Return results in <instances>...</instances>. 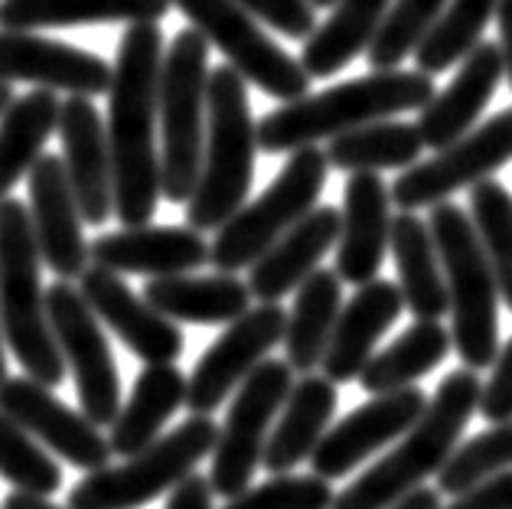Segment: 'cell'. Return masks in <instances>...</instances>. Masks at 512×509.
I'll use <instances>...</instances> for the list:
<instances>
[{"label": "cell", "instance_id": "cell-1", "mask_svg": "<svg viewBox=\"0 0 512 509\" xmlns=\"http://www.w3.org/2000/svg\"><path fill=\"white\" fill-rule=\"evenodd\" d=\"M164 33L157 23H131L121 33L108 85L111 190L121 226H147L160 203L157 89Z\"/></svg>", "mask_w": 512, "mask_h": 509}, {"label": "cell", "instance_id": "cell-28", "mask_svg": "<svg viewBox=\"0 0 512 509\" xmlns=\"http://www.w3.org/2000/svg\"><path fill=\"white\" fill-rule=\"evenodd\" d=\"M186 405V376L177 363L144 366L134 379L128 402L121 405L118 418L111 421L108 448L115 457H134L147 444H154L170 418Z\"/></svg>", "mask_w": 512, "mask_h": 509}, {"label": "cell", "instance_id": "cell-30", "mask_svg": "<svg viewBox=\"0 0 512 509\" xmlns=\"http://www.w3.org/2000/svg\"><path fill=\"white\" fill-rule=\"evenodd\" d=\"M170 0H0L4 30L40 33L89 23H160Z\"/></svg>", "mask_w": 512, "mask_h": 509}, {"label": "cell", "instance_id": "cell-27", "mask_svg": "<svg viewBox=\"0 0 512 509\" xmlns=\"http://www.w3.org/2000/svg\"><path fill=\"white\" fill-rule=\"evenodd\" d=\"M144 301L173 324L222 327L239 320L252 307V291L235 275H167L144 284Z\"/></svg>", "mask_w": 512, "mask_h": 509}, {"label": "cell", "instance_id": "cell-6", "mask_svg": "<svg viewBox=\"0 0 512 509\" xmlns=\"http://www.w3.org/2000/svg\"><path fill=\"white\" fill-rule=\"evenodd\" d=\"M428 229L447 284V304H451L447 314L454 317L451 346L464 369L480 372L493 366L499 353V291L493 271L486 265L477 229L460 206L447 200L431 206Z\"/></svg>", "mask_w": 512, "mask_h": 509}, {"label": "cell", "instance_id": "cell-41", "mask_svg": "<svg viewBox=\"0 0 512 509\" xmlns=\"http://www.w3.org/2000/svg\"><path fill=\"white\" fill-rule=\"evenodd\" d=\"M333 487L317 474H271L268 483L248 487L222 509H330Z\"/></svg>", "mask_w": 512, "mask_h": 509}, {"label": "cell", "instance_id": "cell-20", "mask_svg": "<svg viewBox=\"0 0 512 509\" xmlns=\"http://www.w3.org/2000/svg\"><path fill=\"white\" fill-rule=\"evenodd\" d=\"M56 131L62 138V164H66L82 222L102 226L115 213V190H111L108 134L92 98L72 95L69 102H62Z\"/></svg>", "mask_w": 512, "mask_h": 509}, {"label": "cell", "instance_id": "cell-8", "mask_svg": "<svg viewBox=\"0 0 512 509\" xmlns=\"http://www.w3.org/2000/svg\"><path fill=\"white\" fill-rule=\"evenodd\" d=\"M216 434L219 425L212 415H190L141 454L124 457L115 467L92 470L69 490V509H141L196 474L199 461H206L216 448Z\"/></svg>", "mask_w": 512, "mask_h": 509}, {"label": "cell", "instance_id": "cell-4", "mask_svg": "<svg viewBox=\"0 0 512 509\" xmlns=\"http://www.w3.org/2000/svg\"><path fill=\"white\" fill-rule=\"evenodd\" d=\"M255 121L248 82L232 66L209 72L206 82V138L199 180L186 200V226L216 232L239 213L255 180Z\"/></svg>", "mask_w": 512, "mask_h": 509}, {"label": "cell", "instance_id": "cell-13", "mask_svg": "<svg viewBox=\"0 0 512 509\" xmlns=\"http://www.w3.org/2000/svg\"><path fill=\"white\" fill-rule=\"evenodd\" d=\"M512 160V108L499 111L483 128L467 131L464 138L447 144L444 151H434L431 160L402 170L389 186V200L402 213L431 209L444 203L464 186L490 180L493 173Z\"/></svg>", "mask_w": 512, "mask_h": 509}, {"label": "cell", "instance_id": "cell-43", "mask_svg": "<svg viewBox=\"0 0 512 509\" xmlns=\"http://www.w3.org/2000/svg\"><path fill=\"white\" fill-rule=\"evenodd\" d=\"M477 412H483V418L490 421V425L512 421V340L493 359V372L483 386Z\"/></svg>", "mask_w": 512, "mask_h": 509}, {"label": "cell", "instance_id": "cell-22", "mask_svg": "<svg viewBox=\"0 0 512 509\" xmlns=\"http://www.w3.org/2000/svg\"><path fill=\"white\" fill-rule=\"evenodd\" d=\"M92 265L115 275H190L209 262V242L190 226H124L89 245Z\"/></svg>", "mask_w": 512, "mask_h": 509}, {"label": "cell", "instance_id": "cell-40", "mask_svg": "<svg viewBox=\"0 0 512 509\" xmlns=\"http://www.w3.org/2000/svg\"><path fill=\"white\" fill-rule=\"evenodd\" d=\"M0 477L14 483V490L36 496H53L62 487V467L4 412H0Z\"/></svg>", "mask_w": 512, "mask_h": 509}, {"label": "cell", "instance_id": "cell-49", "mask_svg": "<svg viewBox=\"0 0 512 509\" xmlns=\"http://www.w3.org/2000/svg\"><path fill=\"white\" fill-rule=\"evenodd\" d=\"M14 105V85L10 82H0V115H4V111Z\"/></svg>", "mask_w": 512, "mask_h": 509}, {"label": "cell", "instance_id": "cell-26", "mask_svg": "<svg viewBox=\"0 0 512 509\" xmlns=\"http://www.w3.org/2000/svg\"><path fill=\"white\" fill-rule=\"evenodd\" d=\"M336 412V386L327 376L307 372L304 379H294L291 392L274 421V431L268 434L265 457L261 464L268 474H291L294 467L310 461L317 444L327 434Z\"/></svg>", "mask_w": 512, "mask_h": 509}, {"label": "cell", "instance_id": "cell-31", "mask_svg": "<svg viewBox=\"0 0 512 509\" xmlns=\"http://www.w3.org/2000/svg\"><path fill=\"white\" fill-rule=\"evenodd\" d=\"M392 0H336L327 23L304 40L301 66L310 79H327L362 56L379 33Z\"/></svg>", "mask_w": 512, "mask_h": 509}, {"label": "cell", "instance_id": "cell-12", "mask_svg": "<svg viewBox=\"0 0 512 509\" xmlns=\"http://www.w3.org/2000/svg\"><path fill=\"white\" fill-rule=\"evenodd\" d=\"M46 317L62 363L76 379L82 415L95 428H111L121 412V379L102 320L92 314L79 288H72L69 281H56L46 288Z\"/></svg>", "mask_w": 512, "mask_h": 509}, {"label": "cell", "instance_id": "cell-44", "mask_svg": "<svg viewBox=\"0 0 512 509\" xmlns=\"http://www.w3.org/2000/svg\"><path fill=\"white\" fill-rule=\"evenodd\" d=\"M444 509H512V470L473 483L470 490L457 493L454 503Z\"/></svg>", "mask_w": 512, "mask_h": 509}, {"label": "cell", "instance_id": "cell-16", "mask_svg": "<svg viewBox=\"0 0 512 509\" xmlns=\"http://www.w3.org/2000/svg\"><path fill=\"white\" fill-rule=\"evenodd\" d=\"M424 405H428V395L418 386L372 395V402L359 405L340 425L327 428L317 451L310 454L314 474L327 483L353 474V467L366 464L376 451L389 448L395 438H402L421 418Z\"/></svg>", "mask_w": 512, "mask_h": 509}, {"label": "cell", "instance_id": "cell-46", "mask_svg": "<svg viewBox=\"0 0 512 509\" xmlns=\"http://www.w3.org/2000/svg\"><path fill=\"white\" fill-rule=\"evenodd\" d=\"M496 27H499V56H503V76L512 85V0H496Z\"/></svg>", "mask_w": 512, "mask_h": 509}, {"label": "cell", "instance_id": "cell-39", "mask_svg": "<svg viewBox=\"0 0 512 509\" xmlns=\"http://www.w3.org/2000/svg\"><path fill=\"white\" fill-rule=\"evenodd\" d=\"M512 470V421L493 425L490 431L477 434L467 444H457V451L447 457V464L437 470V493H464L473 483L493 474Z\"/></svg>", "mask_w": 512, "mask_h": 509}, {"label": "cell", "instance_id": "cell-3", "mask_svg": "<svg viewBox=\"0 0 512 509\" xmlns=\"http://www.w3.org/2000/svg\"><path fill=\"white\" fill-rule=\"evenodd\" d=\"M480 395L483 379L473 369L447 372L421 418L402 434L405 441L379 457V464H372L343 493H336L330 509H389L405 493L424 487L457 451L460 434L480 408Z\"/></svg>", "mask_w": 512, "mask_h": 509}, {"label": "cell", "instance_id": "cell-2", "mask_svg": "<svg viewBox=\"0 0 512 509\" xmlns=\"http://www.w3.org/2000/svg\"><path fill=\"white\" fill-rule=\"evenodd\" d=\"M434 98V79L408 69H379L372 76L333 85L320 95H304L268 111L255 124L261 154H294L317 141H330L362 124L421 111Z\"/></svg>", "mask_w": 512, "mask_h": 509}, {"label": "cell", "instance_id": "cell-36", "mask_svg": "<svg viewBox=\"0 0 512 509\" xmlns=\"http://www.w3.org/2000/svg\"><path fill=\"white\" fill-rule=\"evenodd\" d=\"M493 14L496 0H447L444 14L415 49L418 72L434 79L457 66L483 40V30L490 27Z\"/></svg>", "mask_w": 512, "mask_h": 509}, {"label": "cell", "instance_id": "cell-18", "mask_svg": "<svg viewBox=\"0 0 512 509\" xmlns=\"http://www.w3.org/2000/svg\"><path fill=\"white\" fill-rule=\"evenodd\" d=\"M79 294L92 314L141 359L144 366L177 363L183 353V330L137 297L121 275L108 268L89 265L79 275Z\"/></svg>", "mask_w": 512, "mask_h": 509}, {"label": "cell", "instance_id": "cell-5", "mask_svg": "<svg viewBox=\"0 0 512 509\" xmlns=\"http://www.w3.org/2000/svg\"><path fill=\"white\" fill-rule=\"evenodd\" d=\"M30 213L20 200H0V330L4 343L33 382L56 389L66 382V363L46 317Z\"/></svg>", "mask_w": 512, "mask_h": 509}, {"label": "cell", "instance_id": "cell-33", "mask_svg": "<svg viewBox=\"0 0 512 509\" xmlns=\"http://www.w3.org/2000/svg\"><path fill=\"white\" fill-rule=\"evenodd\" d=\"M59 108L62 102L56 92L33 89L14 98V105L0 115V200H7L40 160L46 141L59 128Z\"/></svg>", "mask_w": 512, "mask_h": 509}, {"label": "cell", "instance_id": "cell-47", "mask_svg": "<svg viewBox=\"0 0 512 509\" xmlns=\"http://www.w3.org/2000/svg\"><path fill=\"white\" fill-rule=\"evenodd\" d=\"M389 509H444V503H441V493H437V490L418 487V490L405 493L402 500H395Z\"/></svg>", "mask_w": 512, "mask_h": 509}, {"label": "cell", "instance_id": "cell-15", "mask_svg": "<svg viewBox=\"0 0 512 509\" xmlns=\"http://www.w3.org/2000/svg\"><path fill=\"white\" fill-rule=\"evenodd\" d=\"M0 412L20 431H27L40 448L53 451L66 464L79 470H102L111 464V448L102 428L66 402H59L53 389L40 386L30 376H14L0 382Z\"/></svg>", "mask_w": 512, "mask_h": 509}, {"label": "cell", "instance_id": "cell-38", "mask_svg": "<svg viewBox=\"0 0 512 509\" xmlns=\"http://www.w3.org/2000/svg\"><path fill=\"white\" fill-rule=\"evenodd\" d=\"M447 0H392L379 33L366 49L372 69H398L408 56H415L418 43L431 33Z\"/></svg>", "mask_w": 512, "mask_h": 509}, {"label": "cell", "instance_id": "cell-14", "mask_svg": "<svg viewBox=\"0 0 512 509\" xmlns=\"http://www.w3.org/2000/svg\"><path fill=\"white\" fill-rule=\"evenodd\" d=\"M287 310L281 304L248 307L239 320L222 330L186 379V408L193 415H212L242 382L265 363L268 353L284 340Z\"/></svg>", "mask_w": 512, "mask_h": 509}, {"label": "cell", "instance_id": "cell-17", "mask_svg": "<svg viewBox=\"0 0 512 509\" xmlns=\"http://www.w3.org/2000/svg\"><path fill=\"white\" fill-rule=\"evenodd\" d=\"M30 186V229L40 262L59 281H76L89 268V242L82 232V213L72 193L66 164L59 154H40L27 173Z\"/></svg>", "mask_w": 512, "mask_h": 509}, {"label": "cell", "instance_id": "cell-7", "mask_svg": "<svg viewBox=\"0 0 512 509\" xmlns=\"http://www.w3.org/2000/svg\"><path fill=\"white\" fill-rule=\"evenodd\" d=\"M209 43L193 27L173 36L160 62L157 128H160V196L186 203L196 190L206 138Z\"/></svg>", "mask_w": 512, "mask_h": 509}, {"label": "cell", "instance_id": "cell-35", "mask_svg": "<svg viewBox=\"0 0 512 509\" xmlns=\"http://www.w3.org/2000/svg\"><path fill=\"white\" fill-rule=\"evenodd\" d=\"M327 164L346 173L408 170L424 154V141L408 121H372L327 141Z\"/></svg>", "mask_w": 512, "mask_h": 509}, {"label": "cell", "instance_id": "cell-11", "mask_svg": "<svg viewBox=\"0 0 512 509\" xmlns=\"http://www.w3.org/2000/svg\"><path fill=\"white\" fill-rule=\"evenodd\" d=\"M294 386V369L284 359H265L232 395L226 425L216 434V448H212V470L209 487L212 493L239 496L248 490L255 470L265 457V444L274 418H278L287 392Z\"/></svg>", "mask_w": 512, "mask_h": 509}, {"label": "cell", "instance_id": "cell-24", "mask_svg": "<svg viewBox=\"0 0 512 509\" xmlns=\"http://www.w3.org/2000/svg\"><path fill=\"white\" fill-rule=\"evenodd\" d=\"M405 301L395 281L376 278L369 284H359L353 301H346L336 317V327L330 333L327 353L320 366L333 386L359 379L362 366L376 353L379 340L389 333V327L402 317Z\"/></svg>", "mask_w": 512, "mask_h": 509}, {"label": "cell", "instance_id": "cell-50", "mask_svg": "<svg viewBox=\"0 0 512 509\" xmlns=\"http://www.w3.org/2000/svg\"><path fill=\"white\" fill-rule=\"evenodd\" d=\"M4 330H0V382H4L7 379V353H4Z\"/></svg>", "mask_w": 512, "mask_h": 509}, {"label": "cell", "instance_id": "cell-48", "mask_svg": "<svg viewBox=\"0 0 512 509\" xmlns=\"http://www.w3.org/2000/svg\"><path fill=\"white\" fill-rule=\"evenodd\" d=\"M4 509H66V506L49 503V496H36V493H20V490H10V496L4 500Z\"/></svg>", "mask_w": 512, "mask_h": 509}, {"label": "cell", "instance_id": "cell-34", "mask_svg": "<svg viewBox=\"0 0 512 509\" xmlns=\"http://www.w3.org/2000/svg\"><path fill=\"white\" fill-rule=\"evenodd\" d=\"M451 330L437 320H415L402 337L385 346L359 372V386L369 395H385L415 386V379L428 376L451 353Z\"/></svg>", "mask_w": 512, "mask_h": 509}, {"label": "cell", "instance_id": "cell-42", "mask_svg": "<svg viewBox=\"0 0 512 509\" xmlns=\"http://www.w3.org/2000/svg\"><path fill=\"white\" fill-rule=\"evenodd\" d=\"M255 20L268 23L281 36L307 40L317 30V7L310 0H239Z\"/></svg>", "mask_w": 512, "mask_h": 509}, {"label": "cell", "instance_id": "cell-10", "mask_svg": "<svg viewBox=\"0 0 512 509\" xmlns=\"http://www.w3.org/2000/svg\"><path fill=\"white\" fill-rule=\"evenodd\" d=\"M170 4L183 10L193 30L209 46H216L245 82L258 85L278 102L310 95V76L301 59L284 53L239 0H170Z\"/></svg>", "mask_w": 512, "mask_h": 509}, {"label": "cell", "instance_id": "cell-37", "mask_svg": "<svg viewBox=\"0 0 512 509\" xmlns=\"http://www.w3.org/2000/svg\"><path fill=\"white\" fill-rule=\"evenodd\" d=\"M470 222L493 271L499 301L512 310V193L496 180L470 186Z\"/></svg>", "mask_w": 512, "mask_h": 509}, {"label": "cell", "instance_id": "cell-45", "mask_svg": "<svg viewBox=\"0 0 512 509\" xmlns=\"http://www.w3.org/2000/svg\"><path fill=\"white\" fill-rule=\"evenodd\" d=\"M212 487H209V477H199L190 474L183 483L170 490V500L167 509H212Z\"/></svg>", "mask_w": 512, "mask_h": 509}, {"label": "cell", "instance_id": "cell-23", "mask_svg": "<svg viewBox=\"0 0 512 509\" xmlns=\"http://www.w3.org/2000/svg\"><path fill=\"white\" fill-rule=\"evenodd\" d=\"M503 79V56L496 43L480 40L470 53L460 59V69L454 82L444 92H434V98L421 108V118L415 128L421 134L424 147L444 151L447 144L464 138L467 131L477 128L483 108L493 102V92Z\"/></svg>", "mask_w": 512, "mask_h": 509}, {"label": "cell", "instance_id": "cell-21", "mask_svg": "<svg viewBox=\"0 0 512 509\" xmlns=\"http://www.w3.org/2000/svg\"><path fill=\"white\" fill-rule=\"evenodd\" d=\"M392 200L379 173H349L343 190L340 239H336V278L369 284L379 278L389 252Z\"/></svg>", "mask_w": 512, "mask_h": 509}, {"label": "cell", "instance_id": "cell-32", "mask_svg": "<svg viewBox=\"0 0 512 509\" xmlns=\"http://www.w3.org/2000/svg\"><path fill=\"white\" fill-rule=\"evenodd\" d=\"M343 307V281L336 271L317 268L307 281H301L294 297V307L284 324V363L294 372H314L320 366L323 353H327L330 333L336 327Z\"/></svg>", "mask_w": 512, "mask_h": 509}, {"label": "cell", "instance_id": "cell-19", "mask_svg": "<svg viewBox=\"0 0 512 509\" xmlns=\"http://www.w3.org/2000/svg\"><path fill=\"white\" fill-rule=\"evenodd\" d=\"M0 82H36L49 92L95 98L108 92L111 66L82 46L49 40L40 33H0Z\"/></svg>", "mask_w": 512, "mask_h": 509}, {"label": "cell", "instance_id": "cell-29", "mask_svg": "<svg viewBox=\"0 0 512 509\" xmlns=\"http://www.w3.org/2000/svg\"><path fill=\"white\" fill-rule=\"evenodd\" d=\"M389 248L398 268V291H402L405 307L415 314V320H441L451 304H447L441 258H437L428 222L415 213L392 216Z\"/></svg>", "mask_w": 512, "mask_h": 509}, {"label": "cell", "instance_id": "cell-25", "mask_svg": "<svg viewBox=\"0 0 512 509\" xmlns=\"http://www.w3.org/2000/svg\"><path fill=\"white\" fill-rule=\"evenodd\" d=\"M336 239H340V209L314 206L248 268L245 284L252 291V301L278 304L284 294L297 291L301 281L314 275L320 258L336 245Z\"/></svg>", "mask_w": 512, "mask_h": 509}, {"label": "cell", "instance_id": "cell-51", "mask_svg": "<svg viewBox=\"0 0 512 509\" xmlns=\"http://www.w3.org/2000/svg\"><path fill=\"white\" fill-rule=\"evenodd\" d=\"M310 4H314V7H333L336 0H310Z\"/></svg>", "mask_w": 512, "mask_h": 509}, {"label": "cell", "instance_id": "cell-9", "mask_svg": "<svg viewBox=\"0 0 512 509\" xmlns=\"http://www.w3.org/2000/svg\"><path fill=\"white\" fill-rule=\"evenodd\" d=\"M327 170V154L320 147L294 151L278 180L255 203H245L226 226L216 229V242L209 245V262L226 275L252 268L287 229L297 226L317 206Z\"/></svg>", "mask_w": 512, "mask_h": 509}]
</instances>
